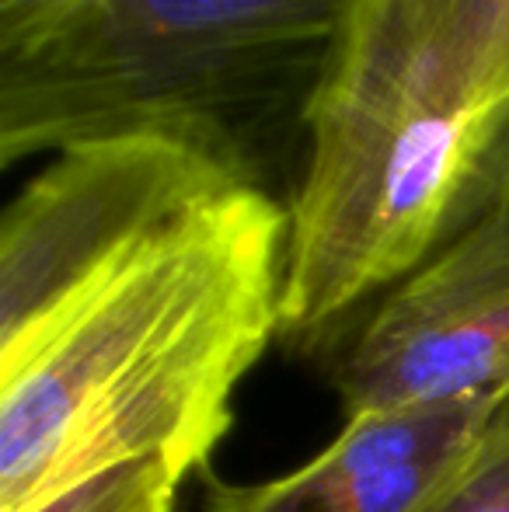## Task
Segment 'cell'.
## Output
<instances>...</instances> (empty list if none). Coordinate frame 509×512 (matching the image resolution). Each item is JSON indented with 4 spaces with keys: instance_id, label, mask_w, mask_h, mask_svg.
Segmentation results:
<instances>
[{
    "instance_id": "3",
    "label": "cell",
    "mask_w": 509,
    "mask_h": 512,
    "mask_svg": "<svg viewBox=\"0 0 509 512\" xmlns=\"http://www.w3.org/2000/svg\"><path fill=\"white\" fill-rule=\"evenodd\" d=\"M509 143V0H356L304 119L297 196L325 230L433 248Z\"/></svg>"
},
{
    "instance_id": "6",
    "label": "cell",
    "mask_w": 509,
    "mask_h": 512,
    "mask_svg": "<svg viewBox=\"0 0 509 512\" xmlns=\"http://www.w3.org/2000/svg\"><path fill=\"white\" fill-rule=\"evenodd\" d=\"M503 401L353 411L332 443L279 478H210L203 512H440Z\"/></svg>"
},
{
    "instance_id": "1",
    "label": "cell",
    "mask_w": 509,
    "mask_h": 512,
    "mask_svg": "<svg viewBox=\"0 0 509 512\" xmlns=\"http://www.w3.org/2000/svg\"><path fill=\"white\" fill-rule=\"evenodd\" d=\"M290 213L231 178L0 349V512L129 460L210 474L234 394L279 338Z\"/></svg>"
},
{
    "instance_id": "4",
    "label": "cell",
    "mask_w": 509,
    "mask_h": 512,
    "mask_svg": "<svg viewBox=\"0 0 509 512\" xmlns=\"http://www.w3.org/2000/svg\"><path fill=\"white\" fill-rule=\"evenodd\" d=\"M342 411L509 398V143L468 220L349 324Z\"/></svg>"
},
{
    "instance_id": "5",
    "label": "cell",
    "mask_w": 509,
    "mask_h": 512,
    "mask_svg": "<svg viewBox=\"0 0 509 512\" xmlns=\"http://www.w3.org/2000/svg\"><path fill=\"white\" fill-rule=\"evenodd\" d=\"M231 178L248 175L171 136L56 150L0 220V349L39 328L129 244Z\"/></svg>"
},
{
    "instance_id": "8",
    "label": "cell",
    "mask_w": 509,
    "mask_h": 512,
    "mask_svg": "<svg viewBox=\"0 0 509 512\" xmlns=\"http://www.w3.org/2000/svg\"><path fill=\"white\" fill-rule=\"evenodd\" d=\"M440 512H509V398L496 408L468 471Z\"/></svg>"
},
{
    "instance_id": "2",
    "label": "cell",
    "mask_w": 509,
    "mask_h": 512,
    "mask_svg": "<svg viewBox=\"0 0 509 512\" xmlns=\"http://www.w3.org/2000/svg\"><path fill=\"white\" fill-rule=\"evenodd\" d=\"M356 0H0V164L171 136L269 185Z\"/></svg>"
},
{
    "instance_id": "7",
    "label": "cell",
    "mask_w": 509,
    "mask_h": 512,
    "mask_svg": "<svg viewBox=\"0 0 509 512\" xmlns=\"http://www.w3.org/2000/svg\"><path fill=\"white\" fill-rule=\"evenodd\" d=\"M182 485L164 460H129L49 495L32 512H175Z\"/></svg>"
}]
</instances>
